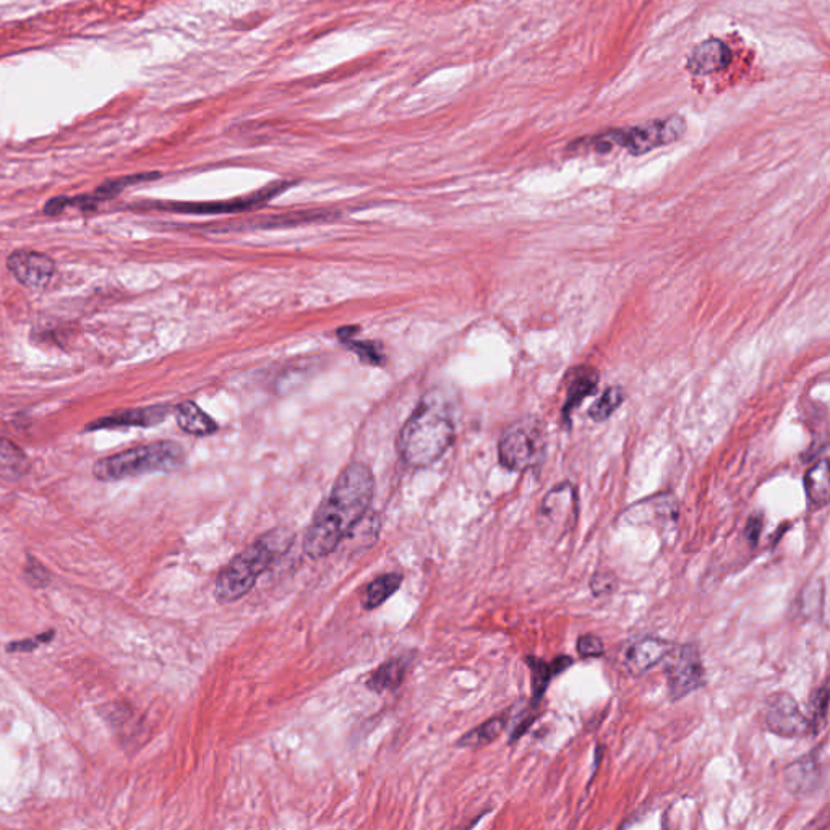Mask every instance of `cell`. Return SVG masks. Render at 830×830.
Here are the masks:
<instances>
[{
  "instance_id": "6da1fadb",
  "label": "cell",
  "mask_w": 830,
  "mask_h": 830,
  "mask_svg": "<svg viewBox=\"0 0 830 830\" xmlns=\"http://www.w3.org/2000/svg\"><path fill=\"white\" fill-rule=\"evenodd\" d=\"M375 479L370 467L352 463L339 474L330 495L321 501L305 532L304 552L312 560L328 557L354 527L364 519L372 505Z\"/></svg>"
},
{
  "instance_id": "7a4b0ae2",
  "label": "cell",
  "mask_w": 830,
  "mask_h": 830,
  "mask_svg": "<svg viewBox=\"0 0 830 830\" xmlns=\"http://www.w3.org/2000/svg\"><path fill=\"white\" fill-rule=\"evenodd\" d=\"M454 440L450 404L440 391L425 394L399 435V453L407 464L427 467L437 463Z\"/></svg>"
},
{
  "instance_id": "3957f363",
  "label": "cell",
  "mask_w": 830,
  "mask_h": 830,
  "mask_svg": "<svg viewBox=\"0 0 830 830\" xmlns=\"http://www.w3.org/2000/svg\"><path fill=\"white\" fill-rule=\"evenodd\" d=\"M294 544V534L286 527H278L258 537L252 545L232 558L219 573L214 584V597L221 604H232L252 591L258 579L284 557Z\"/></svg>"
},
{
  "instance_id": "277c9868",
  "label": "cell",
  "mask_w": 830,
  "mask_h": 830,
  "mask_svg": "<svg viewBox=\"0 0 830 830\" xmlns=\"http://www.w3.org/2000/svg\"><path fill=\"white\" fill-rule=\"evenodd\" d=\"M185 461L182 446L176 441H155L132 450L112 454L99 459L93 467L96 479L103 482L132 479L153 472H169L179 469Z\"/></svg>"
},
{
  "instance_id": "5b68a950",
  "label": "cell",
  "mask_w": 830,
  "mask_h": 830,
  "mask_svg": "<svg viewBox=\"0 0 830 830\" xmlns=\"http://www.w3.org/2000/svg\"><path fill=\"white\" fill-rule=\"evenodd\" d=\"M685 133V120L670 117L664 120H652L633 129H615L602 133L599 137L587 140L586 145L595 151L605 153L613 148H625L633 156L646 155L659 146L670 145Z\"/></svg>"
},
{
  "instance_id": "8992f818",
  "label": "cell",
  "mask_w": 830,
  "mask_h": 830,
  "mask_svg": "<svg viewBox=\"0 0 830 830\" xmlns=\"http://www.w3.org/2000/svg\"><path fill=\"white\" fill-rule=\"evenodd\" d=\"M544 437L532 422H518L501 435L498 459L508 471L522 472L540 463L544 456Z\"/></svg>"
},
{
  "instance_id": "52a82bcc",
  "label": "cell",
  "mask_w": 830,
  "mask_h": 830,
  "mask_svg": "<svg viewBox=\"0 0 830 830\" xmlns=\"http://www.w3.org/2000/svg\"><path fill=\"white\" fill-rule=\"evenodd\" d=\"M664 664L668 696L672 701H681L706 686V668L696 644L673 647Z\"/></svg>"
},
{
  "instance_id": "ba28073f",
  "label": "cell",
  "mask_w": 830,
  "mask_h": 830,
  "mask_svg": "<svg viewBox=\"0 0 830 830\" xmlns=\"http://www.w3.org/2000/svg\"><path fill=\"white\" fill-rule=\"evenodd\" d=\"M762 719L767 730L780 738H803L813 733L811 720L801 712L798 702L788 691H775L767 696Z\"/></svg>"
},
{
  "instance_id": "9c48e42d",
  "label": "cell",
  "mask_w": 830,
  "mask_h": 830,
  "mask_svg": "<svg viewBox=\"0 0 830 830\" xmlns=\"http://www.w3.org/2000/svg\"><path fill=\"white\" fill-rule=\"evenodd\" d=\"M576 519H578L576 488L568 482L553 487L540 505V531L550 539H561L573 529Z\"/></svg>"
},
{
  "instance_id": "30bf717a",
  "label": "cell",
  "mask_w": 830,
  "mask_h": 830,
  "mask_svg": "<svg viewBox=\"0 0 830 830\" xmlns=\"http://www.w3.org/2000/svg\"><path fill=\"white\" fill-rule=\"evenodd\" d=\"M7 268L18 283L28 289H44L56 273V263L46 253L17 250L7 258Z\"/></svg>"
},
{
  "instance_id": "8fae6325",
  "label": "cell",
  "mask_w": 830,
  "mask_h": 830,
  "mask_svg": "<svg viewBox=\"0 0 830 830\" xmlns=\"http://www.w3.org/2000/svg\"><path fill=\"white\" fill-rule=\"evenodd\" d=\"M824 769H826V751L819 753V749H814L808 756H801L792 764H788L783 772V780L793 795H806V793L816 792L821 787Z\"/></svg>"
},
{
  "instance_id": "7c38bea8",
  "label": "cell",
  "mask_w": 830,
  "mask_h": 830,
  "mask_svg": "<svg viewBox=\"0 0 830 830\" xmlns=\"http://www.w3.org/2000/svg\"><path fill=\"white\" fill-rule=\"evenodd\" d=\"M673 647V642L655 636L638 639L626 649V670L634 676L646 675L667 659Z\"/></svg>"
},
{
  "instance_id": "4fadbf2b",
  "label": "cell",
  "mask_w": 830,
  "mask_h": 830,
  "mask_svg": "<svg viewBox=\"0 0 830 830\" xmlns=\"http://www.w3.org/2000/svg\"><path fill=\"white\" fill-rule=\"evenodd\" d=\"M678 510V501L673 495H659L631 506L621 519L631 524L646 522L651 526H662V529H667L676 526Z\"/></svg>"
},
{
  "instance_id": "5bb4252c",
  "label": "cell",
  "mask_w": 830,
  "mask_h": 830,
  "mask_svg": "<svg viewBox=\"0 0 830 830\" xmlns=\"http://www.w3.org/2000/svg\"><path fill=\"white\" fill-rule=\"evenodd\" d=\"M284 187H286L284 184H274L271 187L260 190V192L253 193L250 197L227 200V202L171 203V205H159V208L190 214L236 213V211L250 210L253 206L265 203L266 200L273 198L276 193L281 192Z\"/></svg>"
},
{
  "instance_id": "9a60e30c",
  "label": "cell",
  "mask_w": 830,
  "mask_h": 830,
  "mask_svg": "<svg viewBox=\"0 0 830 830\" xmlns=\"http://www.w3.org/2000/svg\"><path fill=\"white\" fill-rule=\"evenodd\" d=\"M732 62V52L724 41L717 38L707 39L698 44L686 59V70L696 77H706L712 73L727 69Z\"/></svg>"
},
{
  "instance_id": "2e32d148",
  "label": "cell",
  "mask_w": 830,
  "mask_h": 830,
  "mask_svg": "<svg viewBox=\"0 0 830 830\" xmlns=\"http://www.w3.org/2000/svg\"><path fill=\"white\" fill-rule=\"evenodd\" d=\"M573 664V657H568V655H561L552 662H545V660L537 659L534 655H527L526 665L531 670L532 693H534L535 704L547 693L548 685L552 683L553 678L566 672Z\"/></svg>"
},
{
  "instance_id": "e0dca14e",
  "label": "cell",
  "mask_w": 830,
  "mask_h": 830,
  "mask_svg": "<svg viewBox=\"0 0 830 830\" xmlns=\"http://www.w3.org/2000/svg\"><path fill=\"white\" fill-rule=\"evenodd\" d=\"M167 407H145V409H132L122 414L111 415L106 419L96 420L88 428H111V427H151L158 425L166 419Z\"/></svg>"
},
{
  "instance_id": "ac0fdd59",
  "label": "cell",
  "mask_w": 830,
  "mask_h": 830,
  "mask_svg": "<svg viewBox=\"0 0 830 830\" xmlns=\"http://www.w3.org/2000/svg\"><path fill=\"white\" fill-rule=\"evenodd\" d=\"M176 420L179 427L193 437H208L218 430V424L210 415L192 401H185L176 407Z\"/></svg>"
},
{
  "instance_id": "d6986e66",
  "label": "cell",
  "mask_w": 830,
  "mask_h": 830,
  "mask_svg": "<svg viewBox=\"0 0 830 830\" xmlns=\"http://www.w3.org/2000/svg\"><path fill=\"white\" fill-rule=\"evenodd\" d=\"M409 660L391 659L386 664L380 665L375 672L368 676L367 688L375 693H386L398 689L406 678Z\"/></svg>"
},
{
  "instance_id": "ffe728a7",
  "label": "cell",
  "mask_w": 830,
  "mask_h": 830,
  "mask_svg": "<svg viewBox=\"0 0 830 830\" xmlns=\"http://www.w3.org/2000/svg\"><path fill=\"white\" fill-rule=\"evenodd\" d=\"M806 495H808L809 505L813 508H826L829 505L830 498V482H829V464L827 459H821L814 464L805 475Z\"/></svg>"
},
{
  "instance_id": "44dd1931",
  "label": "cell",
  "mask_w": 830,
  "mask_h": 830,
  "mask_svg": "<svg viewBox=\"0 0 830 830\" xmlns=\"http://www.w3.org/2000/svg\"><path fill=\"white\" fill-rule=\"evenodd\" d=\"M506 727H508V714L503 712V714L488 719L484 724L461 736L458 746L466 749L484 748V746L497 740L498 736L505 732Z\"/></svg>"
},
{
  "instance_id": "7402d4cb",
  "label": "cell",
  "mask_w": 830,
  "mask_h": 830,
  "mask_svg": "<svg viewBox=\"0 0 830 830\" xmlns=\"http://www.w3.org/2000/svg\"><path fill=\"white\" fill-rule=\"evenodd\" d=\"M403 579L401 573L381 574L378 578L373 579L365 589L364 595H362V605H364L365 610H375V608L385 604L394 592L399 591Z\"/></svg>"
},
{
  "instance_id": "603a6c76",
  "label": "cell",
  "mask_w": 830,
  "mask_h": 830,
  "mask_svg": "<svg viewBox=\"0 0 830 830\" xmlns=\"http://www.w3.org/2000/svg\"><path fill=\"white\" fill-rule=\"evenodd\" d=\"M597 381H599V375H597L594 368H574V372L571 373L570 385H568V399H566L565 404L566 414H570L582 403V399H586L587 396L594 393L595 388H597Z\"/></svg>"
},
{
  "instance_id": "cb8c5ba5",
  "label": "cell",
  "mask_w": 830,
  "mask_h": 830,
  "mask_svg": "<svg viewBox=\"0 0 830 830\" xmlns=\"http://www.w3.org/2000/svg\"><path fill=\"white\" fill-rule=\"evenodd\" d=\"M359 328H341L338 336L344 344H346L351 351L356 352L362 362L370 365H381L385 356L381 352V347L375 343H368V341H359L356 339V333Z\"/></svg>"
},
{
  "instance_id": "d4e9b609",
  "label": "cell",
  "mask_w": 830,
  "mask_h": 830,
  "mask_svg": "<svg viewBox=\"0 0 830 830\" xmlns=\"http://www.w3.org/2000/svg\"><path fill=\"white\" fill-rule=\"evenodd\" d=\"M623 401H625V391L618 388V386L608 388V390L600 396L599 401L591 407L589 415H591V419H594L595 422H604V420H607L613 412L617 411Z\"/></svg>"
},
{
  "instance_id": "484cf974",
  "label": "cell",
  "mask_w": 830,
  "mask_h": 830,
  "mask_svg": "<svg viewBox=\"0 0 830 830\" xmlns=\"http://www.w3.org/2000/svg\"><path fill=\"white\" fill-rule=\"evenodd\" d=\"M827 709H829V688H827V681L821 688L816 689V693L811 696L809 702V711H811V725H813V733H818L827 722Z\"/></svg>"
},
{
  "instance_id": "4316f807",
  "label": "cell",
  "mask_w": 830,
  "mask_h": 830,
  "mask_svg": "<svg viewBox=\"0 0 830 830\" xmlns=\"http://www.w3.org/2000/svg\"><path fill=\"white\" fill-rule=\"evenodd\" d=\"M26 456L12 441L0 438V472H22Z\"/></svg>"
},
{
  "instance_id": "83f0119b",
  "label": "cell",
  "mask_w": 830,
  "mask_h": 830,
  "mask_svg": "<svg viewBox=\"0 0 830 830\" xmlns=\"http://www.w3.org/2000/svg\"><path fill=\"white\" fill-rule=\"evenodd\" d=\"M589 589L595 599H604L610 597L613 592L618 589L617 574L612 570H599L592 574L591 581H589Z\"/></svg>"
},
{
  "instance_id": "f1b7e54d",
  "label": "cell",
  "mask_w": 830,
  "mask_h": 830,
  "mask_svg": "<svg viewBox=\"0 0 830 830\" xmlns=\"http://www.w3.org/2000/svg\"><path fill=\"white\" fill-rule=\"evenodd\" d=\"M576 651L581 659H599L605 654L604 641L597 634H582L576 641Z\"/></svg>"
},
{
  "instance_id": "f546056e",
  "label": "cell",
  "mask_w": 830,
  "mask_h": 830,
  "mask_svg": "<svg viewBox=\"0 0 830 830\" xmlns=\"http://www.w3.org/2000/svg\"><path fill=\"white\" fill-rule=\"evenodd\" d=\"M762 529H764V521L761 516H751L748 519V524L745 527V537L749 545H758L759 537H761Z\"/></svg>"
},
{
  "instance_id": "4dcf8cb0",
  "label": "cell",
  "mask_w": 830,
  "mask_h": 830,
  "mask_svg": "<svg viewBox=\"0 0 830 830\" xmlns=\"http://www.w3.org/2000/svg\"><path fill=\"white\" fill-rule=\"evenodd\" d=\"M54 634H41L39 638L33 639V641H22V642H15V644H10L9 651L13 652H25V651H33L36 649V646L39 644H44V642H48L49 639L52 638Z\"/></svg>"
}]
</instances>
